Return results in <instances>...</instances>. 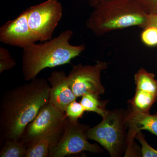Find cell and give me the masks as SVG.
Returning a JSON list of instances; mask_svg holds the SVG:
<instances>
[{"label": "cell", "instance_id": "603a6c76", "mask_svg": "<svg viewBox=\"0 0 157 157\" xmlns=\"http://www.w3.org/2000/svg\"><path fill=\"white\" fill-rule=\"evenodd\" d=\"M110 1L111 0H87L89 6L94 9Z\"/></svg>", "mask_w": 157, "mask_h": 157}, {"label": "cell", "instance_id": "ac0fdd59", "mask_svg": "<svg viewBox=\"0 0 157 157\" xmlns=\"http://www.w3.org/2000/svg\"><path fill=\"white\" fill-rule=\"evenodd\" d=\"M85 111L80 102L75 101L69 104L66 109L65 113L67 117L73 121H78L81 118Z\"/></svg>", "mask_w": 157, "mask_h": 157}, {"label": "cell", "instance_id": "ba28073f", "mask_svg": "<svg viewBox=\"0 0 157 157\" xmlns=\"http://www.w3.org/2000/svg\"><path fill=\"white\" fill-rule=\"evenodd\" d=\"M67 118L65 113L61 112L48 102L28 125L20 140L28 146L35 140L63 128Z\"/></svg>", "mask_w": 157, "mask_h": 157}, {"label": "cell", "instance_id": "9c48e42d", "mask_svg": "<svg viewBox=\"0 0 157 157\" xmlns=\"http://www.w3.org/2000/svg\"><path fill=\"white\" fill-rule=\"evenodd\" d=\"M0 41L23 49L38 42L29 27L26 10L1 26Z\"/></svg>", "mask_w": 157, "mask_h": 157}, {"label": "cell", "instance_id": "5bb4252c", "mask_svg": "<svg viewBox=\"0 0 157 157\" xmlns=\"http://www.w3.org/2000/svg\"><path fill=\"white\" fill-rule=\"evenodd\" d=\"M136 89L141 90L157 96V80L154 74L140 68L135 75Z\"/></svg>", "mask_w": 157, "mask_h": 157}, {"label": "cell", "instance_id": "e0dca14e", "mask_svg": "<svg viewBox=\"0 0 157 157\" xmlns=\"http://www.w3.org/2000/svg\"><path fill=\"white\" fill-rule=\"evenodd\" d=\"M16 62L11 57L9 51L4 47L0 48V73L13 69Z\"/></svg>", "mask_w": 157, "mask_h": 157}, {"label": "cell", "instance_id": "2e32d148", "mask_svg": "<svg viewBox=\"0 0 157 157\" xmlns=\"http://www.w3.org/2000/svg\"><path fill=\"white\" fill-rule=\"evenodd\" d=\"M27 146L22 141L7 140L0 151L1 157H25Z\"/></svg>", "mask_w": 157, "mask_h": 157}, {"label": "cell", "instance_id": "7a4b0ae2", "mask_svg": "<svg viewBox=\"0 0 157 157\" xmlns=\"http://www.w3.org/2000/svg\"><path fill=\"white\" fill-rule=\"evenodd\" d=\"M73 32L63 31L57 37L44 42L34 43L23 48L22 71L25 80L29 81L36 78L41 71L70 63L85 49V45H71L70 40Z\"/></svg>", "mask_w": 157, "mask_h": 157}, {"label": "cell", "instance_id": "52a82bcc", "mask_svg": "<svg viewBox=\"0 0 157 157\" xmlns=\"http://www.w3.org/2000/svg\"><path fill=\"white\" fill-rule=\"evenodd\" d=\"M107 63L98 62L94 65L73 66L68 76L70 87L77 98L90 94L98 97L105 92L101 81V73L107 69Z\"/></svg>", "mask_w": 157, "mask_h": 157}, {"label": "cell", "instance_id": "44dd1931", "mask_svg": "<svg viewBox=\"0 0 157 157\" xmlns=\"http://www.w3.org/2000/svg\"><path fill=\"white\" fill-rule=\"evenodd\" d=\"M135 1L142 10L147 14H157V0Z\"/></svg>", "mask_w": 157, "mask_h": 157}, {"label": "cell", "instance_id": "277c9868", "mask_svg": "<svg viewBox=\"0 0 157 157\" xmlns=\"http://www.w3.org/2000/svg\"><path fill=\"white\" fill-rule=\"evenodd\" d=\"M128 128L126 111L107 110L102 121L89 129L87 137L100 144L111 157H121L128 148Z\"/></svg>", "mask_w": 157, "mask_h": 157}, {"label": "cell", "instance_id": "3957f363", "mask_svg": "<svg viewBox=\"0 0 157 157\" xmlns=\"http://www.w3.org/2000/svg\"><path fill=\"white\" fill-rule=\"evenodd\" d=\"M94 9L86 26L98 36L130 27H146L147 14L135 0H111Z\"/></svg>", "mask_w": 157, "mask_h": 157}, {"label": "cell", "instance_id": "d6986e66", "mask_svg": "<svg viewBox=\"0 0 157 157\" xmlns=\"http://www.w3.org/2000/svg\"><path fill=\"white\" fill-rule=\"evenodd\" d=\"M141 39L145 45L148 46L157 45V29L148 27L144 29L141 34Z\"/></svg>", "mask_w": 157, "mask_h": 157}, {"label": "cell", "instance_id": "5b68a950", "mask_svg": "<svg viewBox=\"0 0 157 157\" xmlns=\"http://www.w3.org/2000/svg\"><path fill=\"white\" fill-rule=\"evenodd\" d=\"M89 126L66 119L64 129L60 137L54 143L50 150L49 157H64L84 151L100 153V146L89 142L87 137Z\"/></svg>", "mask_w": 157, "mask_h": 157}, {"label": "cell", "instance_id": "7402d4cb", "mask_svg": "<svg viewBox=\"0 0 157 157\" xmlns=\"http://www.w3.org/2000/svg\"><path fill=\"white\" fill-rule=\"evenodd\" d=\"M148 27H153L157 29V14H147L145 28Z\"/></svg>", "mask_w": 157, "mask_h": 157}, {"label": "cell", "instance_id": "4fadbf2b", "mask_svg": "<svg viewBox=\"0 0 157 157\" xmlns=\"http://www.w3.org/2000/svg\"><path fill=\"white\" fill-rule=\"evenodd\" d=\"M157 96L140 90H136L135 96L129 100L130 110L140 113H149L151 107L157 100Z\"/></svg>", "mask_w": 157, "mask_h": 157}, {"label": "cell", "instance_id": "9a60e30c", "mask_svg": "<svg viewBox=\"0 0 157 157\" xmlns=\"http://www.w3.org/2000/svg\"><path fill=\"white\" fill-rule=\"evenodd\" d=\"M99 98L100 97L92 94H86L82 97L80 102L85 111L96 113L103 118L107 111L105 109L107 101H101Z\"/></svg>", "mask_w": 157, "mask_h": 157}, {"label": "cell", "instance_id": "ffe728a7", "mask_svg": "<svg viewBox=\"0 0 157 157\" xmlns=\"http://www.w3.org/2000/svg\"><path fill=\"white\" fill-rule=\"evenodd\" d=\"M135 138L139 140L141 146V155L143 157H157V150L149 145L141 131L136 134Z\"/></svg>", "mask_w": 157, "mask_h": 157}, {"label": "cell", "instance_id": "30bf717a", "mask_svg": "<svg viewBox=\"0 0 157 157\" xmlns=\"http://www.w3.org/2000/svg\"><path fill=\"white\" fill-rule=\"evenodd\" d=\"M47 80L50 85L49 103L65 113L69 104L77 98L70 87L68 76L64 71H54Z\"/></svg>", "mask_w": 157, "mask_h": 157}, {"label": "cell", "instance_id": "8992f818", "mask_svg": "<svg viewBox=\"0 0 157 157\" xmlns=\"http://www.w3.org/2000/svg\"><path fill=\"white\" fill-rule=\"evenodd\" d=\"M29 27L37 41L52 39L63 14L58 0H47L26 9Z\"/></svg>", "mask_w": 157, "mask_h": 157}, {"label": "cell", "instance_id": "8fae6325", "mask_svg": "<svg viewBox=\"0 0 157 157\" xmlns=\"http://www.w3.org/2000/svg\"><path fill=\"white\" fill-rule=\"evenodd\" d=\"M128 133V148L127 153L131 154L134 139L138 132L147 130L157 136V114L151 115L149 113H140L128 109L127 110Z\"/></svg>", "mask_w": 157, "mask_h": 157}, {"label": "cell", "instance_id": "7c38bea8", "mask_svg": "<svg viewBox=\"0 0 157 157\" xmlns=\"http://www.w3.org/2000/svg\"><path fill=\"white\" fill-rule=\"evenodd\" d=\"M64 127L58 131L43 136L30 144L27 146L25 157H49L52 145L60 137Z\"/></svg>", "mask_w": 157, "mask_h": 157}, {"label": "cell", "instance_id": "6da1fadb", "mask_svg": "<svg viewBox=\"0 0 157 157\" xmlns=\"http://www.w3.org/2000/svg\"><path fill=\"white\" fill-rule=\"evenodd\" d=\"M6 91L0 104V141L20 140L26 128L49 102L50 85L44 78Z\"/></svg>", "mask_w": 157, "mask_h": 157}]
</instances>
